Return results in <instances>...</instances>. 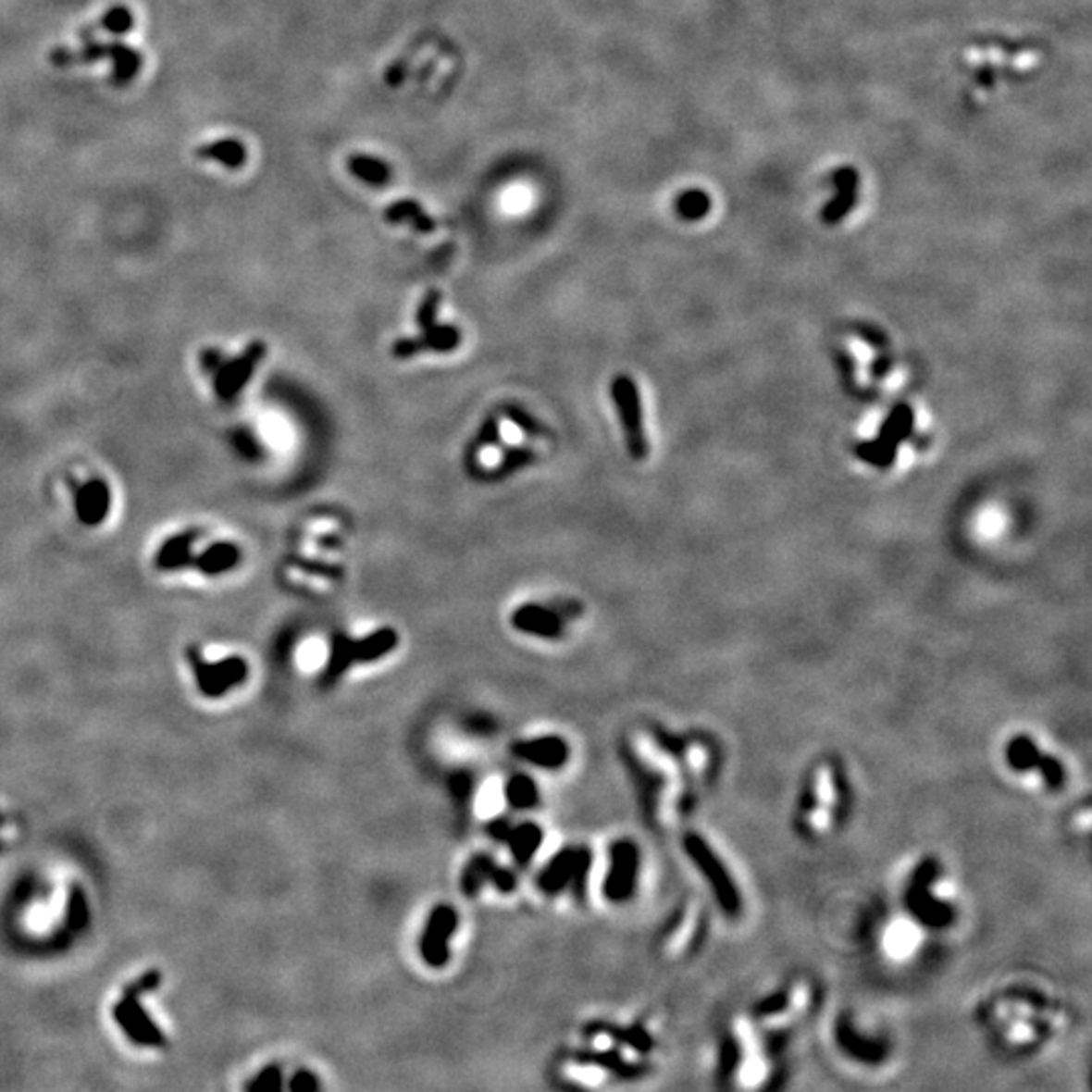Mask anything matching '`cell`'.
Returning a JSON list of instances; mask_svg holds the SVG:
<instances>
[{
  "mask_svg": "<svg viewBox=\"0 0 1092 1092\" xmlns=\"http://www.w3.org/2000/svg\"><path fill=\"white\" fill-rule=\"evenodd\" d=\"M155 979V974L138 977L132 986L119 991V998L112 1008L118 1030L124 1032L128 1040L140 1048H160L167 1042V1032L156 1020V1015L150 1013L152 1010L144 1001V991Z\"/></svg>",
  "mask_w": 1092,
  "mask_h": 1092,
  "instance_id": "obj_1",
  "label": "cell"
},
{
  "mask_svg": "<svg viewBox=\"0 0 1092 1092\" xmlns=\"http://www.w3.org/2000/svg\"><path fill=\"white\" fill-rule=\"evenodd\" d=\"M611 397H614L617 417L621 428H624L627 452L636 462H643L650 453V445L646 425H643L641 397L636 380L629 375H617L611 380Z\"/></svg>",
  "mask_w": 1092,
  "mask_h": 1092,
  "instance_id": "obj_2",
  "label": "cell"
},
{
  "mask_svg": "<svg viewBox=\"0 0 1092 1092\" xmlns=\"http://www.w3.org/2000/svg\"><path fill=\"white\" fill-rule=\"evenodd\" d=\"M593 864V854L589 848H565L546 864L537 880L539 888L554 897L566 888H573L577 900L585 899L589 870Z\"/></svg>",
  "mask_w": 1092,
  "mask_h": 1092,
  "instance_id": "obj_3",
  "label": "cell"
},
{
  "mask_svg": "<svg viewBox=\"0 0 1092 1092\" xmlns=\"http://www.w3.org/2000/svg\"><path fill=\"white\" fill-rule=\"evenodd\" d=\"M912 429L914 411L906 405V403H900V405H897L888 413V417L882 423L876 440L858 443L856 453L862 462L880 469H888L894 464V460H897L900 443L909 440L912 435Z\"/></svg>",
  "mask_w": 1092,
  "mask_h": 1092,
  "instance_id": "obj_4",
  "label": "cell"
},
{
  "mask_svg": "<svg viewBox=\"0 0 1092 1092\" xmlns=\"http://www.w3.org/2000/svg\"><path fill=\"white\" fill-rule=\"evenodd\" d=\"M192 676L203 696L221 698L247 680L249 665L239 655L209 660L203 651H196L192 653Z\"/></svg>",
  "mask_w": 1092,
  "mask_h": 1092,
  "instance_id": "obj_5",
  "label": "cell"
},
{
  "mask_svg": "<svg viewBox=\"0 0 1092 1092\" xmlns=\"http://www.w3.org/2000/svg\"><path fill=\"white\" fill-rule=\"evenodd\" d=\"M264 356V342L249 344L245 348V353L237 358H225L223 354L215 353L206 368H209V373L213 375V387L217 395L225 401L233 399L237 392L247 385V380L255 373V368Z\"/></svg>",
  "mask_w": 1092,
  "mask_h": 1092,
  "instance_id": "obj_6",
  "label": "cell"
},
{
  "mask_svg": "<svg viewBox=\"0 0 1092 1092\" xmlns=\"http://www.w3.org/2000/svg\"><path fill=\"white\" fill-rule=\"evenodd\" d=\"M457 931V911L450 904H440L429 912L423 926L419 953L425 965L441 969L450 961V943Z\"/></svg>",
  "mask_w": 1092,
  "mask_h": 1092,
  "instance_id": "obj_7",
  "label": "cell"
},
{
  "mask_svg": "<svg viewBox=\"0 0 1092 1092\" xmlns=\"http://www.w3.org/2000/svg\"><path fill=\"white\" fill-rule=\"evenodd\" d=\"M639 854L629 839H619L609 848V872L603 882V894L611 902H626L636 890Z\"/></svg>",
  "mask_w": 1092,
  "mask_h": 1092,
  "instance_id": "obj_8",
  "label": "cell"
},
{
  "mask_svg": "<svg viewBox=\"0 0 1092 1092\" xmlns=\"http://www.w3.org/2000/svg\"><path fill=\"white\" fill-rule=\"evenodd\" d=\"M486 884H491L500 892H515L516 890V874L512 870L502 868L494 858L486 854H478L467 862L465 868L460 874V890L467 899H474Z\"/></svg>",
  "mask_w": 1092,
  "mask_h": 1092,
  "instance_id": "obj_9",
  "label": "cell"
},
{
  "mask_svg": "<svg viewBox=\"0 0 1092 1092\" xmlns=\"http://www.w3.org/2000/svg\"><path fill=\"white\" fill-rule=\"evenodd\" d=\"M832 184L836 194L825 203L822 209V221L827 227H836L856 209L858 205V191H860V174L854 167H839L832 174Z\"/></svg>",
  "mask_w": 1092,
  "mask_h": 1092,
  "instance_id": "obj_10",
  "label": "cell"
},
{
  "mask_svg": "<svg viewBox=\"0 0 1092 1092\" xmlns=\"http://www.w3.org/2000/svg\"><path fill=\"white\" fill-rule=\"evenodd\" d=\"M512 755L524 763L534 764V767L556 771L565 767L566 761H569L571 749L566 745L565 738L549 735L530 740H516L515 745H512Z\"/></svg>",
  "mask_w": 1092,
  "mask_h": 1092,
  "instance_id": "obj_11",
  "label": "cell"
},
{
  "mask_svg": "<svg viewBox=\"0 0 1092 1092\" xmlns=\"http://www.w3.org/2000/svg\"><path fill=\"white\" fill-rule=\"evenodd\" d=\"M512 627L542 639H561L565 636L566 621L554 614L549 605L527 603L520 605L510 617Z\"/></svg>",
  "mask_w": 1092,
  "mask_h": 1092,
  "instance_id": "obj_12",
  "label": "cell"
},
{
  "mask_svg": "<svg viewBox=\"0 0 1092 1092\" xmlns=\"http://www.w3.org/2000/svg\"><path fill=\"white\" fill-rule=\"evenodd\" d=\"M75 510L83 522H100L109 510V488L100 478L78 486L75 491Z\"/></svg>",
  "mask_w": 1092,
  "mask_h": 1092,
  "instance_id": "obj_13",
  "label": "cell"
},
{
  "mask_svg": "<svg viewBox=\"0 0 1092 1092\" xmlns=\"http://www.w3.org/2000/svg\"><path fill=\"white\" fill-rule=\"evenodd\" d=\"M385 221L389 225H409L423 235H429L437 229L435 218L429 213H425L421 203L415 199L392 201L385 209Z\"/></svg>",
  "mask_w": 1092,
  "mask_h": 1092,
  "instance_id": "obj_14",
  "label": "cell"
},
{
  "mask_svg": "<svg viewBox=\"0 0 1092 1092\" xmlns=\"http://www.w3.org/2000/svg\"><path fill=\"white\" fill-rule=\"evenodd\" d=\"M196 156L205 162L221 164L229 170H239L247 164V148L242 140L223 138L211 142V144H201L196 148Z\"/></svg>",
  "mask_w": 1092,
  "mask_h": 1092,
  "instance_id": "obj_15",
  "label": "cell"
},
{
  "mask_svg": "<svg viewBox=\"0 0 1092 1092\" xmlns=\"http://www.w3.org/2000/svg\"><path fill=\"white\" fill-rule=\"evenodd\" d=\"M346 167H348V172H351L354 179L368 184V187H373V189L387 187V184L392 180L391 164L382 158L365 155V152H354V155L346 160Z\"/></svg>",
  "mask_w": 1092,
  "mask_h": 1092,
  "instance_id": "obj_16",
  "label": "cell"
},
{
  "mask_svg": "<svg viewBox=\"0 0 1092 1092\" xmlns=\"http://www.w3.org/2000/svg\"><path fill=\"white\" fill-rule=\"evenodd\" d=\"M399 646V633L392 627H380L368 636L353 639L354 662L356 664H373L380 658H385Z\"/></svg>",
  "mask_w": 1092,
  "mask_h": 1092,
  "instance_id": "obj_17",
  "label": "cell"
},
{
  "mask_svg": "<svg viewBox=\"0 0 1092 1092\" xmlns=\"http://www.w3.org/2000/svg\"><path fill=\"white\" fill-rule=\"evenodd\" d=\"M354 664L356 662H354L353 638L344 636V633H334L332 641H330V655H328L326 668H324L322 678H320V686L322 688L334 686L348 672V668H351V665H354Z\"/></svg>",
  "mask_w": 1092,
  "mask_h": 1092,
  "instance_id": "obj_18",
  "label": "cell"
},
{
  "mask_svg": "<svg viewBox=\"0 0 1092 1092\" xmlns=\"http://www.w3.org/2000/svg\"><path fill=\"white\" fill-rule=\"evenodd\" d=\"M544 839V832L537 825V824H520V825H512L510 834L506 844L510 848V854L515 858V862L518 866H527L532 862L534 854H537L540 844Z\"/></svg>",
  "mask_w": 1092,
  "mask_h": 1092,
  "instance_id": "obj_19",
  "label": "cell"
},
{
  "mask_svg": "<svg viewBox=\"0 0 1092 1092\" xmlns=\"http://www.w3.org/2000/svg\"><path fill=\"white\" fill-rule=\"evenodd\" d=\"M537 462V452L530 450V447H504V452H502V460L494 469H476L472 474L474 479H486V482H500V479H506L512 474H516L518 469L527 467L530 464Z\"/></svg>",
  "mask_w": 1092,
  "mask_h": 1092,
  "instance_id": "obj_20",
  "label": "cell"
},
{
  "mask_svg": "<svg viewBox=\"0 0 1092 1092\" xmlns=\"http://www.w3.org/2000/svg\"><path fill=\"white\" fill-rule=\"evenodd\" d=\"M587 1036H597V1034H603L609 1036L614 1042L619 1044H627L631 1046L633 1050H638L641 1054H646L651 1050V1037L650 1034L641 1028V1025H633V1028H619V1025L614 1024H605V1022H597V1024H589L585 1028Z\"/></svg>",
  "mask_w": 1092,
  "mask_h": 1092,
  "instance_id": "obj_21",
  "label": "cell"
},
{
  "mask_svg": "<svg viewBox=\"0 0 1092 1092\" xmlns=\"http://www.w3.org/2000/svg\"><path fill=\"white\" fill-rule=\"evenodd\" d=\"M573 1061L577 1064L603 1068V1070H607V1073L615 1074L619 1078H636L638 1074H641V1066L626 1062L615 1050H605V1052L581 1050V1052L573 1054Z\"/></svg>",
  "mask_w": 1092,
  "mask_h": 1092,
  "instance_id": "obj_22",
  "label": "cell"
},
{
  "mask_svg": "<svg viewBox=\"0 0 1092 1092\" xmlns=\"http://www.w3.org/2000/svg\"><path fill=\"white\" fill-rule=\"evenodd\" d=\"M421 332V336H415L417 338L419 353H453L455 348L462 344L460 328H455L452 324L435 322L433 326L425 328Z\"/></svg>",
  "mask_w": 1092,
  "mask_h": 1092,
  "instance_id": "obj_23",
  "label": "cell"
},
{
  "mask_svg": "<svg viewBox=\"0 0 1092 1092\" xmlns=\"http://www.w3.org/2000/svg\"><path fill=\"white\" fill-rule=\"evenodd\" d=\"M504 797H506V803L510 807H515L518 812L524 810H532V807H537L540 801V793L537 783H534L532 777L528 775H512V777L506 781L504 785Z\"/></svg>",
  "mask_w": 1092,
  "mask_h": 1092,
  "instance_id": "obj_24",
  "label": "cell"
},
{
  "mask_svg": "<svg viewBox=\"0 0 1092 1092\" xmlns=\"http://www.w3.org/2000/svg\"><path fill=\"white\" fill-rule=\"evenodd\" d=\"M710 209H713V199H710V194L706 191L701 189L684 191L682 194H678V199H676V213H678V217L684 218V221H701V218H704L710 213Z\"/></svg>",
  "mask_w": 1092,
  "mask_h": 1092,
  "instance_id": "obj_25",
  "label": "cell"
},
{
  "mask_svg": "<svg viewBox=\"0 0 1092 1092\" xmlns=\"http://www.w3.org/2000/svg\"><path fill=\"white\" fill-rule=\"evenodd\" d=\"M500 440H502V431H500V419L496 417V415H490V417H488V419L482 423V428L478 429V433H476L474 440L469 441L467 450H465V457H464V462H465L467 472H469V469H472V467L478 464V455H479V452H482L484 447H488V445H500Z\"/></svg>",
  "mask_w": 1092,
  "mask_h": 1092,
  "instance_id": "obj_26",
  "label": "cell"
},
{
  "mask_svg": "<svg viewBox=\"0 0 1092 1092\" xmlns=\"http://www.w3.org/2000/svg\"><path fill=\"white\" fill-rule=\"evenodd\" d=\"M502 411H504L506 417L512 423H515L522 433H527L530 437H539V440H542V437H544V440H551V437H552L551 429L546 428V425H542L540 421L534 419L532 415L527 413L524 409H520L516 405H504V407H502Z\"/></svg>",
  "mask_w": 1092,
  "mask_h": 1092,
  "instance_id": "obj_27",
  "label": "cell"
},
{
  "mask_svg": "<svg viewBox=\"0 0 1092 1092\" xmlns=\"http://www.w3.org/2000/svg\"><path fill=\"white\" fill-rule=\"evenodd\" d=\"M440 304H441V292L440 290H429L425 293L417 314H415V322H417L419 330H425V328H429L437 322V310H440Z\"/></svg>",
  "mask_w": 1092,
  "mask_h": 1092,
  "instance_id": "obj_28",
  "label": "cell"
},
{
  "mask_svg": "<svg viewBox=\"0 0 1092 1092\" xmlns=\"http://www.w3.org/2000/svg\"><path fill=\"white\" fill-rule=\"evenodd\" d=\"M247 1090H254V1092H269V1090H281L283 1088V1076H281V1068L279 1066H267L261 1070V1073L251 1080V1083L245 1086Z\"/></svg>",
  "mask_w": 1092,
  "mask_h": 1092,
  "instance_id": "obj_29",
  "label": "cell"
},
{
  "mask_svg": "<svg viewBox=\"0 0 1092 1092\" xmlns=\"http://www.w3.org/2000/svg\"><path fill=\"white\" fill-rule=\"evenodd\" d=\"M290 563L305 573L316 575V577H324V578H334V581H341L342 575H344L342 566L330 565V563H320V561H310V559H290Z\"/></svg>",
  "mask_w": 1092,
  "mask_h": 1092,
  "instance_id": "obj_30",
  "label": "cell"
},
{
  "mask_svg": "<svg viewBox=\"0 0 1092 1092\" xmlns=\"http://www.w3.org/2000/svg\"><path fill=\"white\" fill-rule=\"evenodd\" d=\"M450 785H452V791H453V797L457 800V803H467L469 795H472V789H474L472 775H469V773H457V775H453V777H452V783Z\"/></svg>",
  "mask_w": 1092,
  "mask_h": 1092,
  "instance_id": "obj_31",
  "label": "cell"
},
{
  "mask_svg": "<svg viewBox=\"0 0 1092 1092\" xmlns=\"http://www.w3.org/2000/svg\"><path fill=\"white\" fill-rule=\"evenodd\" d=\"M549 607L554 611V614H559L565 621L575 619L583 614V605L573 599H552Z\"/></svg>",
  "mask_w": 1092,
  "mask_h": 1092,
  "instance_id": "obj_32",
  "label": "cell"
},
{
  "mask_svg": "<svg viewBox=\"0 0 1092 1092\" xmlns=\"http://www.w3.org/2000/svg\"><path fill=\"white\" fill-rule=\"evenodd\" d=\"M290 1090H296V1092H308V1090H318L320 1088V1080L316 1078L310 1070H298L296 1074L292 1076V1080L288 1083Z\"/></svg>",
  "mask_w": 1092,
  "mask_h": 1092,
  "instance_id": "obj_33",
  "label": "cell"
},
{
  "mask_svg": "<svg viewBox=\"0 0 1092 1092\" xmlns=\"http://www.w3.org/2000/svg\"><path fill=\"white\" fill-rule=\"evenodd\" d=\"M510 829H512V824L508 822V819H504V817H498V819H494V822H490V824H488L486 832H488V836H490L491 839H496V842L506 844V839H508Z\"/></svg>",
  "mask_w": 1092,
  "mask_h": 1092,
  "instance_id": "obj_34",
  "label": "cell"
}]
</instances>
